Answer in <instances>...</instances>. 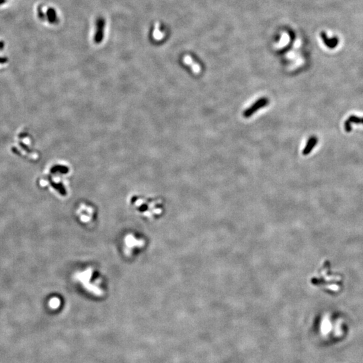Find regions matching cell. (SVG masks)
<instances>
[{
    "label": "cell",
    "mask_w": 363,
    "mask_h": 363,
    "mask_svg": "<svg viewBox=\"0 0 363 363\" xmlns=\"http://www.w3.org/2000/svg\"><path fill=\"white\" fill-rule=\"evenodd\" d=\"M106 28V20L102 17H100L96 20V28L94 36V41L96 44L102 42L104 37V30Z\"/></svg>",
    "instance_id": "cell-1"
},
{
    "label": "cell",
    "mask_w": 363,
    "mask_h": 363,
    "mask_svg": "<svg viewBox=\"0 0 363 363\" xmlns=\"http://www.w3.org/2000/svg\"><path fill=\"white\" fill-rule=\"evenodd\" d=\"M268 100L267 98H262V99L257 101L255 104H253L251 107H250V108L245 110L244 113V116L245 118H248V117L251 116L252 114H254L255 112L258 111L259 109L263 108L268 104Z\"/></svg>",
    "instance_id": "cell-2"
},
{
    "label": "cell",
    "mask_w": 363,
    "mask_h": 363,
    "mask_svg": "<svg viewBox=\"0 0 363 363\" xmlns=\"http://www.w3.org/2000/svg\"><path fill=\"white\" fill-rule=\"evenodd\" d=\"M183 62H184L185 64L188 65V66H189L191 69H192V72L198 74V73L201 72L200 65H199L198 63H196V62L194 61L192 57L188 55V54H187V55H185L184 57V58H183Z\"/></svg>",
    "instance_id": "cell-3"
},
{
    "label": "cell",
    "mask_w": 363,
    "mask_h": 363,
    "mask_svg": "<svg viewBox=\"0 0 363 363\" xmlns=\"http://www.w3.org/2000/svg\"><path fill=\"white\" fill-rule=\"evenodd\" d=\"M321 37L322 40H323V42L325 43V45L330 48H335L338 44V39H337V37H334L333 39H328L327 34L325 33L324 32H321Z\"/></svg>",
    "instance_id": "cell-4"
},
{
    "label": "cell",
    "mask_w": 363,
    "mask_h": 363,
    "mask_svg": "<svg viewBox=\"0 0 363 363\" xmlns=\"http://www.w3.org/2000/svg\"><path fill=\"white\" fill-rule=\"evenodd\" d=\"M289 40H290V38H289V35L286 33V32H282V34L280 35V38L279 41L278 42H276V44L274 45V48H278L280 49L281 48H283L284 46H285L286 45L288 44L289 42Z\"/></svg>",
    "instance_id": "cell-5"
},
{
    "label": "cell",
    "mask_w": 363,
    "mask_h": 363,
    "mask_svg": "<svg viewBox=\"0 0 363 363\" xmlns=\"http://www.w3.org/2000/svg\"><path fill=\"white\" fill-rule=\"evenodd\" d=\"M46 18H47L48 21L51 24H56L58 22V17H57V12L52 7L48 8L46 13Z\"/></svg>",
    "instance_id": "cell-6"
},
{
    "label": "cell",
    "mask_w": 363,
    "mask_h": 363,
    "mask_svg": "<svg viewBox=\"0 0 363 363\" xmlns=\"http://www.w3.org/2000/svg\"><path fill=\"white\" fill-rule=\"evenodd\" d=\"M356 123V122H358V123H362L363 124V118H359V117H356L355 116H350L348 121H346L345 122V129L346 131H350L351 130V124L352 123Z\"/></svg>",
    "instance_id": "cell-7"
},
{
    "label": "cell",
    "mask_w": 363,
    "mask_h": 363,
    "mask_svg": "<svg viewBox=\"0 0 363 363\" xmlns=\"http://www.w3.org/2000/svg\"><path fill=\"white\" fill-rule=\"evenodd\" d=\"M318 142V139L316 137H314V136H313V137L311 138L309 141L307 142V145L305 147V148L303 149V155H307L309 154V153L312 151V149L315 146V145L317 144Z\"/></svg>",
    "instance_id": "cell-8"
},
{
    "label": "cell",
    "mask_w": 363,
    "mask_h": 363,
    "mask_svg": "<svg viewBox=\"0 0 363 363\" xmlns=\"http://www.w3.org/2000/svg\"><path fill=\"white\" fill-rule=\"evenodd\" d=\"M38 12H39V16L40 17V18L41 19V20H45L46 19V15L44 13H43L42 10L41 9V7H39V10H38Z\"/></svg>",
    "instance_id": "cell-9"
}]
</instances>
